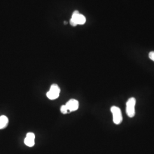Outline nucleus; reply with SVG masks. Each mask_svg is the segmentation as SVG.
I'll return each instance as SVG.
<instances>
[{"label":"nucleus","instance_id":"f257e3e1","mask_svg":"<svg viewBox=\"0 0 154 154\" xmlns=\"http://www.w3.org/2000/svg\"><path fill=\"white\" fill-rule=\"evenodd\" d=\"M86 18L78 11H74L72 14L70 23L72 26H76L77 25H83L86 22Z\"/></svg>","mask_w":154,"mask_h":154},{"label":"nucleus","instance_id":"f03ea898","mask_svg":"<svg viewBox=\"0 0 154 154\" xmlns=\"http://www.w3.org/2000/svg\"><path fill=\"white\" fill-rule=\"evenodd\" d=\"M111 112H112L113 121L116 125H119L123 121V116L121 109L115 106L111 107Z\"/></svg>","mask_w":154,"mask_h":154},{"label":"nucleus","instance_id":"7ed1b4c3","mask_svg":"<svg viewBox=\"0 0 154 154\" xmlns=\"http://www.w3.org/2000/svg\"><path fill=\"white\" fill-rule=\"evenodd\" d=\"M136 105V99L135 98H130L126 103V114L128 117L132 118L135 116V106Z\"/></svg>","mask_w":154,"mask_h":154},{"label":"nucleus","instance_id":"20e7f679","mask_svg":"<svg viewBox=\"0 0 154 154\" xmlns=\"http://www.w3.org/2000/svg\"><path fill=\"white\" fill-rule=\"evenodd\" d=\"M60 88L57 84H53L50 88L49 91L46 94L47 97L51 100L57 99L59 97L60 93Z\"/></svg>","mask_w":154,"mask_h":154},{"label":"nucleus","instance_id":"39448f33","mask_svg":"<svg viewBox=\"0 0 154 154\" xmlns=\"http://www.w3.org/2000/svg\"><path fill=\"white\" fill-rule=\"evenodd\" d=\"M65 105L69 112H72L78 110L79 107V102L77 100L72 99L69 100Z\"/></svg>","mask_w":154,"mask_h":154},{"label":"nucleus","instance_id":"423d86ee","mask_svg":"<svg viewBox=\"0 0 154 154\" xmlns=\"http://www.w3.org/2000/svg\"><path fill=\"white\" fill-rule=\"evenodd\" d=\"M24 143L28 147H33L35 144V135L33 132H28L24 140Z\"/></svg>","mask_w":154,"mask_h":154},{"label":"nucleus","instance_id":"0eeeda50","mask_svg":"<svg viewBox=\"0 0 154 154\" xmlns=\"http://www.w3.org/2000/svg\"><path fill=\"white\" fill-rule=\"evenodd\" d=\"M9 120L7 116H0V129H3L8 126Z\"/></svg>","mask_w":154,"mask_h":154},{"label":"nucleus","instance_id":"6e6552de","mask_svg":"<svg viewBox=\"0 0 154 154\" xmlns=\"http://www.w3.org/2000/svg\"><path fill=\"white\" fill-rule=\"evenodd\" d=\"M60 110H61V112H62V114H67L68 112H69V110L67 109V107L66 106V105H63V106H62Z\"/></svg>","mask_w":154,"mask_h":154},{"label":"nucleus","instance_id":"1a4fd4ad","mask_svg":"<svg viewBox=\"0 0 154 154\" xmlns=\"http://www.w3.org/2000/svg\"><path fill=\"white\" fill-rule=\"evenodd\" d=\"M149 58L152 60L154 61V51H151L149 53Z\"/></svg>","mask_w":154,"mask_h":154},{"label":"nucleus","instance_id":"9d476101","mask_svg":"<svg viewBox=\"0 0 154 154\" xmlns=\"http://www.w3.org/2000/svg\"><path fill=\"white\" fill-rule=\"evenodd\" d=\"M64 24H67V22L65 21V22H64Z\"/></svg>","mask_w":154,"mask_h":154}]
</instances>
